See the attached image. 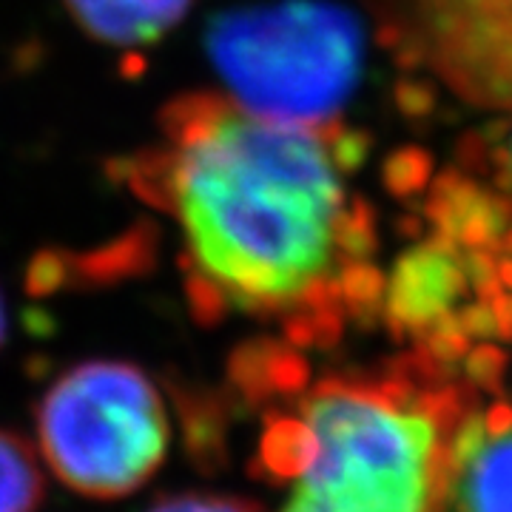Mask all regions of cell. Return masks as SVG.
<instances>
[{"label": "cell", "mask_w": 512, "mask_h": 512, "mask_svg": "<svg viewBox=\"0 0 512 512\" xmlns=\"http://www.w3.org/2000/svg\"><path fill=\"white\" fill-rule=\"evenodd\" d=\"M40 456L74 493L114 501L148 484L171 447L157 382L117 359L80 362L46 387L35 407Z\"/></svg>", "instance_id": "3957f363"}, {"label": "cell", "mask_w": 512, "mask_h": 512, "mask_svg": "<svg viewBox=\"0 0 512 512\" xmlns=\"http://www.w3.org/2000/svg\"><path fill=\"white\" fill-rule=\"evenodd\" d=\"M507 174H510V183H512V131H510V140H507Z\"/></svg>", "instance_id": "7c38bea8"}, {"label": "cell", "mask_w": 512, "mask_h": 512, "mask_svg": "<svg viewBox=\"0 0 512 512\" xmlns=\"http://www.w3.org/2000/svg\"><path fill=\"white\" fill-rule=\"evenodd\" d=\"M461 413L410 382L328 379L268 424L262 470L291 481L282 512H441Z\"/></svg>", "instance_id": "7a4b0ae2"}, {"label": "cell", "mask_w": 512, "mask_h": 512, "mask_svg": "<svg viewBox=\"0 0 512 512\" xmlns=\"http://www.w3.org/2000/svg\"><path fill=\"white\" fill-rule=\"evenodd\" d=\"M211 52L237 100L268 114L288 117V103L319 94L325 69L336 63L333 35L316 15L274 12L225 18L214 29Z\"/></svg>", "instance_id": "277c9868"}, {"label": "cell", "mask_w": 512, "mask_h": 512, "mask_svg": "<svg viewBox=\"0 0 512 512\" xmlns=\"http://www.w3.org/2000/svg\"><path fill=\"white\" fill-rule=\"evenodd\" d=\"M413 43L461 103L512 114V0H407Z\"/></svg>", "instance_id": "5b68a950"}, {"label": "cell", "mask_w": 512, "mask_h": 512, "mask_svg": "<svg viewBox=\"0 0 512 512\" xmlns=\"http://www.w3.org/2000/svg\"><path fill=\"white\" fill-rule=\"evenodd\" d=\"M171 222L191 308L296 319L336 279L348 234V185L319 128L251 109L234 94H185L157 137L117 165Z\"/></svg>", "instance_id": "6da1fadb"}, {"label": "cell", "mask_w": 512, "mask_h": 512, "mask_svg": "<svg viewBox=\"0 0 512 512\" xmlns=\"http://www.w3.org/2000/svg\"><path fill=\"white\" fill-rule=\"evenodd\" d=\"M6 330H9V322H6V305H3V296H0V348L6 342Z\"/></svg>", "instance_id": "8fae6325"}, {"label": "cell", "mask_w": 512, "mask_h": 512, "mask_svg": "<svg viewBox=\"0 0 512 512\" xmlns=\"http://www.w3.org/2000/svg\"><path fill=\"white\" fill-rule=\"evenodd\" d=\"M458 274L444 259L413 262L393 291V313L407 325L433 322L458 293Z\"/></svg>", "instance_id": "ba28073f"}, {"label": "cell", "mask_w": 512, "mask_h": 512, "mask_svg": "<svg viewBox=\"0 0 512 512\" xmlns=\"http://www.w3.org/2000/svg\"><path fill=\"white\" fill-rule=\"evenodd\" d=\"M441 512H512V404L461 413L444 464Z\"/></svg>", "instance_id": "8992f818"}, {"label": "cell", "mask_w": 512, "mask_h": 512, "mask_svg": "<svg viewBox=\"0 0 512 512\" xmlns=\"http://www.w3.org/2000/svg\"><path fill=\"white\" fill-rule=\"evenodd\" d=\"M43 498L46 481L32 444L0 427V512H37Z\"/></svg>", "instance_id": "9c48e42d"}, {"label": "cell", "mask_w": 512, "mask_h": 512, "mask_svg": "<svg viewBox=\"0 0 512 512\" xmlns=\"http://www.w3.org/2000/svg\"><path fill=\"white\" fill-rule=\"evenodd\" d=\"M146 512H262L256 504L220 493H168L160 495Z\"/></svg>", "instance_id": "30bf717a"}, {"label": "cell", "mask_w": 512, "mask_h": 512, "mask_svg": "<svg viewBox=\"0 0 512 512\" xmlns=\"http://www.w3.org/2000/svg\"><path fill=\"white\" fill-rule=\"evenodd\" d=\"M77 26L117 49H146L185 18L191 0H66Z\"/></svg>", "instance_id": "52a82bcc"}]
</instances>
